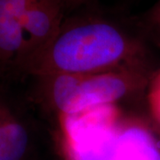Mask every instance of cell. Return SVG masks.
I'll return each mask as SVG.
<instances>
[{"label": "cell", "mask_w": 160, "mask_h": 160, "mask_svg": "<svg viewBox=\"0 0 160 160\" xmlns=\"http://www.w3.org/2000/svg\"><path fill=\"white\" fill-rule=\"evenodd\" d=\"M146 93L150 115L160 126V70L152 75Z\"/></svg>", "instance_id": "8992f818"}, {"label": "cell", "mask_w": 160, "mask_h": 160, "mask_svg": "<svg viewBox=\"0 0 160 160\" xmlns=\"http://www.w3.org/2000/svg\"><path fill=\"white\" fill-rule=\"evenodd\" d=\"M88 1L89 0H65L68 11H72L74 9L79 8L80 6L86 5Z\"/></svg>", "instance_id": "ba28073f"}, {"label": "cell", "mask_w": 160, "mask_h": 160, "mask_svg": "<svg viewBox=\"0 0 160 160\" xmlns=\"http://www.w3.org/2000/svg\"><path fill=\"white\" fill-rule=\"evenodd\" d=\"M143 27L156 38L160 40V0L147 13Z\"/></svg>", "instance_id": "52a82bcc"}, {"label": "cell", "mask_w": 160, "mask_h": 160, "mask_svg": "<svg viewBox=\"0 0 160 160\" xmlns=\"http://www.w3.org/2000/svg\"><path fill=\"white\" fill-rule=\"evenodd\" d=\"M112 160H160L158 137L147 122L137 116L125 114Z\"/></svg>", "instance_id": "5b68a950"}, {"label": "cell", "mask_w": 160, "mask_h": 160, "mask_svg": "<svg viewBox=\"0 0 160 160\" xmlns=\"http://www.w3.org/2000/svg\"><path fill=\"white\" fill-rule=\"evenodd\" d=\"M67 12L65 0H0V82L22 83Z\"/></svg>", "instance_id": "3957f363"}, {"label": "cell", "mask_w": 160, "mask_h": 160, "mask_svg": "<svg viewBox=\"0 0 160 160\" xmlns=\"http://www.w3.org/2000/svg\"><path fill=\"white\" fill-rule=\"evenodd\" d=\"M153 74L150 66H135L96 73L34 75L22 84L29 100L57 125L62 117L131 101L146 92Z\"/></svg>", "instance_id": "7a4b0ae2"}, {"label": "cell", "mask_w": 160, "mask_h": 160, "mask_svg": "<svg viewBox=\"0 0 160 160\" xmlns=\"http://www.w3.org/2000/svg\"><path fill=\"white\" fill-rule=\"evenodd\" d=\"M150 66L143 36L100 14L66 17L56 37L29 66L34 75L84 74Z\"/></svg>", "instance_id": "6da1fadb"}, {"label": "cell", "mask_w": 160, "mask_h": 160, "mask_svg": "<svg viewBox=\"0 0 160 160\" xmlns=\"http://www.w3.org/2000/svg\"><path fill=\"white\" fill-rule=\"evenodd\" d=\"M0 160H65L57 125L22 83L0 82Z\"/></svg>", "instance_id": "277c9868"}]
</instances>
